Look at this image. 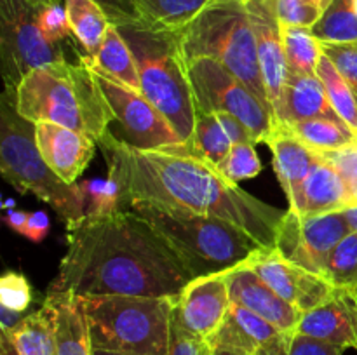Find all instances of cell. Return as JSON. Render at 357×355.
<instances>
[{
  "instance_id": "obj_1",
  "label": "cell",
  "mask_w": 357,
  "mask_h": 355,
  "mask_svg": "<svg viewBox=\"0 0 357 355\" xmlns=\"http://www.w3.org/2000/svg\"><path fill=\"white\" fill-rule=\"evenodd\" d=\"M96 145L124 205L150 202L216 216L243 230L261 249H275L286 211L230 183L190 143L139 150L107 132Z\"/></svg>"
},
{
  "instance_id": "obj_2",
  "label": "cell",
  "mask_w": 357,
  "mask_h": 355,
  "mask_svg": "<svg viewBox=\"0 0 357 355\" xmlns=\"http://www.w3.org/2000/svg\"><path fill=\"white\" fill-rule=\"evenodd\" d=\"M194 278L146 219L121 209L68 230V249L47 296L178 298Z\"/></svg>"
},
{
  "instance_id": "obj_3",
  "label": "cell",
  "mask_w": 357,
  "mask_h": 355,
  "mask_svg": "<svg viewBox=\"0 0 357 355\" xmlns=\"http://www.w3.org/2000/svg\"><path fill=\"white\" fill-rule=\"evenodd\" d=\"M9 93V90H7ZM13 94L17 113L26 120L52 122L91 136L94 141L115 120L93 68L63 61L28 73Z\"/></svg>"
},
{
  "instance_id": "obj_4",
  "label": "cell",
  "mask_w": 357,
  "mask_h": 355,
  "mask_svg": "<svg viewBox=\"0 0 357 355\" xmlns=\"http://www.w3.org/2000/svg\"><path fill=\"white\" fill-rule=\"evenodd\" d=\"M129 209L157 230L195 278L241 267L261 249L243 230L216 216L150 202H131Z\"/></svg>"
},
{
  "instance_id": "obj_5",
  "label": "cell",
  "mask_w": 357,
  "mask_h": 355,
  "mask_svg": "<svg viewBox=\"0 0 357 355\" xmlns=\"http://www.w3.org/2000/svg\"><path fill=\"white\" fill-rule=\"evenodd\" d=\"M119 30L135 54L142 94L167 118L181 141L192 143L197 108L178 31L149 23Z\"/></svg>"
},
{
  "instance_id": "obj_6",
  "label": "cell",
  "mask_w": 357,
  "mask_h": 355,
  "mask_svg": "<svg viewBox=\"0 0 357 355\" xmlns=\"http://www.w3.org/2000/svg\"><path fill=\"white\" fill-rule=\"evenodd\" d=\"M0 171L3 180L21 194L47 202L65 221L66 230L86 218V198L80 183H65L42 159L35 143V124L17 113L13 94L0 103Z\"/></svg>"
},
{
  "instance_id": "obj_7",
  "label": "cell",
  "mask_w": 357,
  "mask_h": 355,
  "mask_svg": "<svg viewBox=\"0 0 357 355\" xmlns=\"http://www.w3.org/2000/svg\"><path fill=\"white\" fill-rule=\"evenodd\" d=\"M94 348L126 355H167L176 298L80 296Z\"/></svg>"
},
{
  "instance_id": "obj_8",
  "label": "cell",
  "mask_w": 357,
  "mask_h": 355,
  "mask_svg": "<svg viewBox=\"0 0 357 355\" xmlns=\"http://www.w3.org/2000/svg\"><path fill=\"white\" fill-rule=\"evenodd\" d=\"M178 35L187 63L197 58L215 59L271 106L246 0H211Z\"/></svg>"
},
{
  "instance_id": "obj_9",
  "label": "cell",
  "mask_w": 357,
  "mask_h": 355,
  "mask_svg": "<svg viewBox=\"0 0 357 355\" xmlns=\"http://www.w3.org/2000/svg\"><path fill=\"white\" fill-rule=\"evenodd\" d=\"M188 75L197 111H229L250 127L255 143L267 141L275 127L274 113L243 80L211 58L192 59Z\"/></svg>"
},
{
  "instance_id": "obj_10",
  "label": "cell",
  "mask_w": 357,
  "mask_h": 355,
  "mask_svg": "<svg viewBox=\"0 0 357 355\" xmlns=\"http://www.w3.org/2000/svg\"><path fill=\"white\" fill-rule=\"evenodd\" d=\"M37 10L26 0H0V61L9 93L33 70L66 61L61 44L49 40L38 26Z\"/></svg>"
},
{
  "instance_id": "obj_11",
  "label": "cell",
  "mask_w": 357,
  "mask_h": 355,
  "mask_svg": "<svg viewBox=\"0 0 357 355\" xmlns=\"http://www.w3.org/2000/svg\"><path fill=\"white\" fill-rule=\"evenodd\" d=\"M352 233L344 211L300 216L286 211L275 239V249L293 263L317 275L324 274L328 256Z\"/></svg>"
},
{
  "instance_id": "obj_12",
  "label": "cell",
  "mask_w": 357,
  "mask_h": 355,
  "mask_svg": "<svg viewBox=\"0 0 357 355\" xmlns=\"http://www.w3.org/2000/svg\"><path fill=\"white\" fill-rule=\"evenodd\" d=\"M94 73L115 120L124 129L126 143L139 150H157L183 143L167 118L142 93L101 73Z\"/></svg>"
},
{
  "instance_id": "obj_13",
  "label": "cell",
  "mask_w": 357,
  "mask_h": 355,
  "mask_svg": "<svg viewBox=\"0 0 357 355\" xmlns=\"http://www.w3.org/2000/svg\"><path fill=\"white\" fill-rule=\"evenodd\" d=\"M243 265L251 268L272 291L303 313L323 305L337 292V287L323 275L293 263L278 249L257 251Z\"/></svg>"
},
{
  "instance_id": "obj_14",
  "label": "cell",
  "mask_w": 357,
  "mask_h": 355,
  "mask_svg": "<svg viewBox=\"0 0 357 355\" xmlns=\"http://www.w3.org/2000/svg\"><path fill=\"white\" fill-rule=\"evenodd\" d=\"M248 14L257 38L258 65L261 80L267 90L272 113L278 115L282 93L289 79V66L286 59L282 28L279 23L275 0H246Z\"/></svg>"
},
{
  "instance_id": "obj_15",
  "label": "cell",
  "mask_w": 357,
  "mask_h": 355,
  "mask_svg": "<svg viewBox=\"0 0 357 355\" xmlns=\"http://www.w3.org/2000/svg\"><path fill=\"white\" fill-rule=\"evenodd\" d=\"M227 271L197 277L174 299V315L195 336L209 341L230 308Z\"/></svg>"
},
{
  "instance_id": "obj_16",
  "label": "cell",
  "mask_w": 357,
  "mask_h": 355,
  "mask_svg": "<svg viewBox=\"0 0 357 355\" xmlns=\"http://www.w3.org/2000/svg\"><path fill=\"white\" fill-rule=\"evenodd\" d=\"M230 301L251 310L282 333H296L303 312L272 291L246 265L227 271Z\"/></svg>"
},
{
  "instance_id": "obj_17",
  "label": "cell",
  "mask_w": 357,
  "mask_h": 355,
  "mask_svg": "<svg viewBox=\"0 0 357 355\" xmlns=\"http://www.w3.org/2000/svg\"><path fill=\"white\" fill-rule=\"evenodd\" d=\"M35 143L47 166L70 184L77 183L96 150L91 136L52 122L35 124Z\"/></svg>"
},
{
  "instance_id": "obj_18",
  "label": "cell",
  "mask_w": 357,
  "mask_h": 355,
  "mask_svg": "<svg viewBox=\"0 0 357 355\" xmlns=\"http://www.w3.org/2000/svg\"><path fill=\"white\" fill-rule=\"evenodd\" d=\"M296 333L314 340L357 350V303L345 289H337L323 305L303 313Z\"/></svg>"
},
{
  "instance_id": "obj_19",
  "label": "cell",
  "mask_w": 357,
  "mask_h": 355,
  "mask_svg": "<svg viewBox=\"0 0 357 355\" xmlns=\"http://www.w3.org/2000/svg\"><path fill=\"white\" fill-rule=\"evenodd\" d=\"M272 150L274 171L284 190L289 205L295 202L300 187L316 166L323 162V155L309 148L302 139L296 138L286 125L275 124L274 131L265 141Z\"/></svg>"
},
{
  "instance_id": "obj_20",
  "label": "cell",
  "mask_w": 357,
  "mask_h": 355,
  "mask_svg": "<svg viewBox=\"0 0 357 355\" xmlns=\"http://www.w3.org/2000/svg\"><path fill=\"white\" fill-rule=\"evenodd\" d=\"M282 334L286 333L279 331L251 310L237 303H230L225 320L215 336L209 340V345L213 348H229L241 354L257 355L258 352L275 343Z\"/></svg>"
},
{
  "instance_id": "obj_21",
  "label": "cell",
  "mask_w": 357,
  "mask_h": 355,
  "mask_svg": "<svg viewBox=\"0 0 357 355\" xmlns=\"http://www.w3.org/2000/svg\"><path fill=\"white\" fill-rule=\"evenodd\" d=\"M351 205V195L342 176L330 162L323 160L305 178L295 202L289 205V211L300 216L328 214L344 211Z\"/></svg>"
},
{
  "instance_id": "obj_22",
  "label": "cell",
  "mask_w": 357,
  "mask_h": 355,
  "mask_svg": "<svg viewBox=\"0 0 357 355\" xmlns=\"http://www.w3.org/2000/svg\"><path fill=\"white\" fill-rule=\"evenodd\" d=\"M316 117L340 118L335 113L326 89L317 75L289 73L282 93L281 106L275 115V124H291Z\"/></svg>"
},
{
  "instance_id": "obj_23",
  "label": "cell",
  "mask_w": 357,
  "mask_h": 355,
  "mask_svg": "<svg viewBox=\"0 0 357 355\" xmlns=\"http://www.w3.org/2000/svg\"><path fill=\"white\" fill-rule=\"evenodd\" d=\"M82 61L94 72L142 93V80H139L135 54H132L126 38L122 37L119 26H115V24L108 26L100 52L94 58L86 56V58H82Z\"/></svg>"
},
{
  "instance_id": "obj_24",
  "label": "cell",
  "mask_w": 357,
  "mask_h": 355,
  "mask_svg": "<svg viewBox=\"0 0 357 355\" xmlns=\"http://www.w3.org/2000/svg\"><path fill=\"white\" fill-rule=\"evenodd\" d=\"M56 310L58 355H93L89 326L79 299L73 296H45Z\"/></svg>"
},
{
  "instance_id": "obj_25",
  "label": "cell",
  "mask_w": 357,
  "mask_h": 355,
  "mask_svg": "<svg viewBox=\"0 0 357 355\" xmlns=\"http://www.w3.org/2000/svg\"><path fill=\"white\" fill-rule=\"evenodd\" d=\"M21 355H58L56 310L45 299L40 310L28 313L14 329L7 331Z\"/></svg>"
},
{
  "instance_id": "obj_26",
  "label": "cell",
  "mask_w": 357,
  "mask_h": 355,
  "mask_svg": "<svg viewBox=\"0 0 357 355\" xmlns=\"http://www.w3.org/2000/svg\"><path fill=\"white\" fill-rule=\"evenodd\" d=\"M70 26L77 40L86 49L87 58H94L103 45L110 19L103 7L94 0H63Z\"/></svg>"
},
{
  "instance_id": "obj_27",
  "label": "cell",
  "mask_w": 357,
  "mask_h": 355,
  "mask_svg": "<svg viewBox=\"0 0 357 355\" xmlns=\"http://www.w3.org/2000/svg\"><path fill=\"white\" fill-rule=\"evenodd\" d=\"M282 125L317 153L333 152L357 139L356 132L342 118L316 117Z\"/></svg>"
},
{
  "instance_id": "obj_28",
  "label": "cell",
  "mask_w": 357,
  "mask_h": 355,
  "mask_svg": "<svg viewBox=\"0 0 357 355\" xmlns=\"http://www.w3.org/2000/svg\"><path fill=\"white\" fill-rule=\"evenodd\" d=\"M211 0H135L149 24L164 30L180 31Z\"/></svg>"
},
{
  "instance_id": "obj_29",
  "label": "cell",
  "mask_w": 357,
  "mask_h": 355,
  "mask_svg": "<svg viewBox=\"0 0 357 355\" xmlns=\"http://www.w3.org/2000/svg\"><path fill=\"white\" fill-rule=\"evenodd\" d=\"M281 28L289 72L316 75L317 63L323 56V47L319 38L314 35L312 28L284 26V24H281Z\"/></svg>"
},
{
  "instance_id": "obj_30",
  "label": "cell",
  "mask_w": 357,
  "mask_h": 355,
  "mask_svg": "<svg viewBox=\"0 0 357 355\" xmlns=\"http://www.w3.org/2000/svg\"><path fill=\"white\" fill-rule=\"evenodd\" d=\"M316 75L319 77L326 89L328 100H330L335 113L357 134V96L354 89L349 86L347 80L340 75L330 58L324 54L317 63Z\"/></svg>"
},
{
  "instance_id": "obj_31",
  "label": "cell",
  "mask_w": 357,
  "mask_h": 355,
  "mask_svg": "<svg viewBox=\"0 0 357 355\" xmlns=\"http://www.w3.org/2000/svg\"><path fill=\"white\" fill-rule=\"evenodd\" d=\"M190 145L195 146L199 153L209 162L215 164L216 167L225 160L229 152L232 150L234 143L230 141L229 134L222 124L218 122L215 113H204V111H197L195 117V127H194V138H192Z\"/></svg>"
},
{
  "instance_id": "obj_32",
  "label": "cell",
  "mask_w": 357,
  "mask_h": 355,
  "mask_svg": "<svg viewBox=\"0 0 357 355\" xmlns=\"http://www.w3.org/2000/svg\"><path fill=\"white\" fill-rule=\"evenodd\" d=\"M323 277L337 289L352 291L357 287V233H349L335 246Z\"/></svg>"
},
{
  "instance_id": "obj_33",
  "label": "cell",
  "mask_w": 357,
  "mask_h": 355,
  "mask_svg": "<svg viewBox=\"0 0 357 355\" xmlns=\"http://www.w3.org/2000/svg\"><path fill=\"white\" fill-rule=\"evenodd\" d=\"M312 31L321 42H356L357 14L351 0H333Z\"/></svg>"
},
{
  "instance_id": "obj_34",
  "label": "cell",
  "mask_w": 357,
  "mask_h": 355,
  "mask_svg": "<svg viewBox=\"0 0 357 355\" xmlns=\"http://www.w3.org/2000/svg\"><path fill=\"white\" fill-rule=\"evenodd\" d=\"M80 188L86 198V218L121 211V188L110 176L107 180H86L80 183Z\"/></svg>"
},
{
  "instance_id": "obj_35",
  "label": "cell",
  "mask_w": 357,
  "mask_h": 355,
  "mask_svg": "<svg viewBox=\"0 0 357 355\" xmlns=\"http://www.w3.org/2000/svg\"><path fill=\"white\" fill-rule=\"evenodd\" d=\"M333 0H275L279 23L284 26L314 28Z\"/></svg>"
},
{
  "instance_id": "obj_36",
  "label": "cell",
  "mask_w": 357,
  "mask_h": 355,
  "mask_svg": "<svg viewBox=\"0 0 357 355\" xmlns=\"http://www.w3.org/2000/svg\"><path fill=\"white\" fill-rule=\"evenodd\" d=\"M344 348L298 333H286L257 355H342Z\"/></svg>"
},
{
  "instance_id": "obj_37",
  "label": "cell",
  "mask_w": 357,
  "mask_h": 355,
  "mask_svg": "<svg viewBox=\"0 0 357 355\" xmlns=\"http://www.w3.org/2000/svg\"><path fill=\"white\" fill-rule=\"evenodd\" d=\"M218 171L234 184L258 176L261 171V162L253 143L234 145L225 160L218 166Z\"/></svg>"
},
{
  "instance_id": "obj_38",
  "label": "cell",
  "mask_w": 357,
  "mask_h": 355,
  "mask_svg": "<svg viewBox=\"0 0 357 355\" xmlns=\"http://www.w3.org/2000/svg\"><path fill=\"white\" fill-rule=\"evenodd\" d=\"M323 54L330 58L335 68L347 80L357 96V40L356 42H321Z\"/></svg>"
},
{
  "instance_id": "obj_39",
  "label": "cell",
  "mask_w": 357,
  "mask_h": 355,
  "mask_svg": "<svg viewBox=\"0 0 357 355\" xmlns=\"http://www.w3.org/2000/svg\"><path fill=\"white\" fill-rule=\"evenodd\" d=\"M321 155L338 171L351 195L352 205H357V139L342 148L321 153Z\"/></svg>"
},
{
  "instance_id": "obj_40",
  "label": "cell",
  "mask_w": 357,
  "mask_h": 355,
  "mask_svg": "<svg viewBox=\"0 0 357 355\" xmlns=\"http://www.w3.org/2000/svg\"><path fill=\"white\" fill-rule=\"evenodd\" d=\"M31 287L26 277L17 271H6L0 278V305L24 313L31 305Z\"/></svg>"
},
{
  "instance_id": "obj_41",
  "label": "cell",
  "mask_w": 357,
  "mask_h": 355,
  "mask_svg": "<svg viewBox=\"0 0 357 355\" xmlns=\"http://www.w3.org/2000/svg\"><path fill=\"white\" fill-rule=\"evenodd\" d=\"M174 308V306H173ZM167 355H213V347L209 341L195 336L185 329L174 312L171 313V334L169 352Z\"/></svg>"
},
{
  "instance_id": "obj_42",
  "label": "cell",
  "mask_w": 357,
  "mask_h": 355,
  "mask_svg": "<svg viewBox=\"0 0 357 355\" xmlns=\"http://www.w3.org/2000/svg\"><path fill=\"white\" fill-rule=\"evenodd\" d=\"M37 17L38 26L49 40L61 44V40L68 38L70 33H73L65 3H51V6L38 7Z\"/></svg>"
},
{
  "instance_id": "obj_43",
  "label": "cell",
  "mask_w": 357,
  "mask_h": 355,
  "mask_svg": "<svg viewBox=\"0 0 357 355\" xmlns=\"http://www.w3.org/2000/svg\"><path fill=\"white\" fill-rule=\"evenodd\" d=\"M103 7L108 19L115 26H132V24L146 23L143 14L136 7L135 0H94Z\"/></svg>"
},
{
  "instance_id": "obj_44",
  "label": "cell",
  "mask_w": 357,
  "mask_h": 355,
  "mask_svg": "<svg viewBox=\"0 0 357 355\" xmlns=\"http://www.w3.org/2000/svg\"><path fill=\"white\" fill-rule=\"evenodd\" d=\"M215 115L234 145H239V143H253V145H257L253 132L250 131V127L241 118L229 113V111H215Z\"/></svg>"
},
{
  "instance_id": "obj_45",
  "label": "cell",
  "mask_w": 357,
  "mask_h": 355,
  "mask_svg": "<svg viewBox=\"0 0 357 355\" xmlns=\"http://www.w3.org/2000/svg\"><path fill=\"white\" fill-rule=\"evenodd\" d=\"M51 223H49V216L44 211H33L28 216L26 228H24V235L31 242H42L47 237Z\"/></svg>"
},
{
  "instance_id": "obj_46",
  "label": "cell",
  "mask_w": 357,
  "mask_h": 355,
  "mask_svg": "<svg viewBox=\"0 0 357 355\" xmlns=\"http://www.w3.org/2000/svg\"><path fill=\"white\" fill-rule=\"evenodd\" d=\"M28 216H30V212L14 211V209H9V211L6 212V216H3V221L10 226V230H14V232L20 233V235H24V228H26Z\"/></svg>"
},
{
  "instance_id": "obj_47",
  "label": "cell",
  "mask_w": 357,
  "mask_h": 355,
  "mask_svg": "<svg viewBox=\"0 0 357 355\" xmlns=\"http://www.w3.org/2000/svg\"><path fill=\"white\" fill-rule=\"evenodd\" d=\"M26 315H23L21 312H16V310H10L7 306L0 305V326H2V331H10L21 322Z\"/></svg>"
},
{
  "instance_id": "obj_48",
  "label": "cell",
  "mask_w": 357,
  "mask_h": 355,
  "mask_svg": "<svg viewBox=\"0 0 357 355\" xmlns=\"http://www.w3.org/2000/svg\"><path fill=\"white\" fill-rule=\"evenodd\" d=\"M0 355H21L7 331L0 333Z\"/></svg>"
},
{
  "instance_id": "obj_49",
  "label": "cell",
  "mask_w": 357,
  "mask_h": 355,
  "mask_svg": "<svg viewBox=\"0 0 357 355\" xmlns=\"http://www.w3.org/2000/svg\"><path fill=\"white\" fill-rule=\"evenodd\" d=\"M344 214L347 218V223L352 232L357 233V205H351V207L344 209Z\"/></svg>"
},
{
  "instance_id": "obj_50",
  "label": "cell",
  "mask_w": 357,
  "mask_h": 355,
  "mask_svg": "<svg viewBox=\"0 0 357 355\" xmlns=\"http://www.w3.org/2000/svg\"><path fill=\"white\" fill-rule=\"evenodd\" d=\"M26 2L33 7H45L51 6V3H63V0H26Z\"/></svg>"
},
{
  "instance_id": "obj_51",
  "label": "cell",
  "mask_w": 357,
  "mask_h": 355,
  "mask_svg": "<svg viewBox=\"0 0 357 355\" xmlns=\"http://www.w3.org/2000/svg\"><path fill=\"white\" fill-rule=\"evenodd\" d=\"M213 355H246L241 354V352L229 350V348H213Z\"/></svg>"
},
{
  "instance_id": "obj_52",
  "label": "cell",
  "mask_w": 357,
  "mask_h": 355,
  "mask_svg": "<svg viewBox=\"0 0 357 355\" xmlns=\"http://www.w3.org/2000/svg\"><path fill=\"white\" fill-rule=\"evenodd\" d=\"M93 355H126V354H121V352L105 350V348H94L93 347Z\"/></svg>"
},
{
  "instance_id": "obj_53",
  "label": "cell",
  "mask_w": 357,
  "mask_h": 355,
  "mask_svg": "<svg viewBox=\"0 0 357 355\" xmlns=\"http://www.w3.org/2000/svg\"><path fill=\"white\" fill-rule=\"evenodd\" d=\"M351 7H352V10L357 14V0H351Z\"/></svg>"
},
{
  "instance_id": "obj_54",
  "label": "cell",
  "mask_w": 357,
  "mask_h": 355,
  "mask_svg": "<svg viewBox=\"0 0 357 355\" xmlns=\"http://www.w3.org/2000/svg\"><path fill=\"white\" fill-rule=\"evenodd\" d=\"M349 292H351V294L354 296V299H356V303H357V287L352 289V291H349Z\"/></svg>"
}]
</instances>
